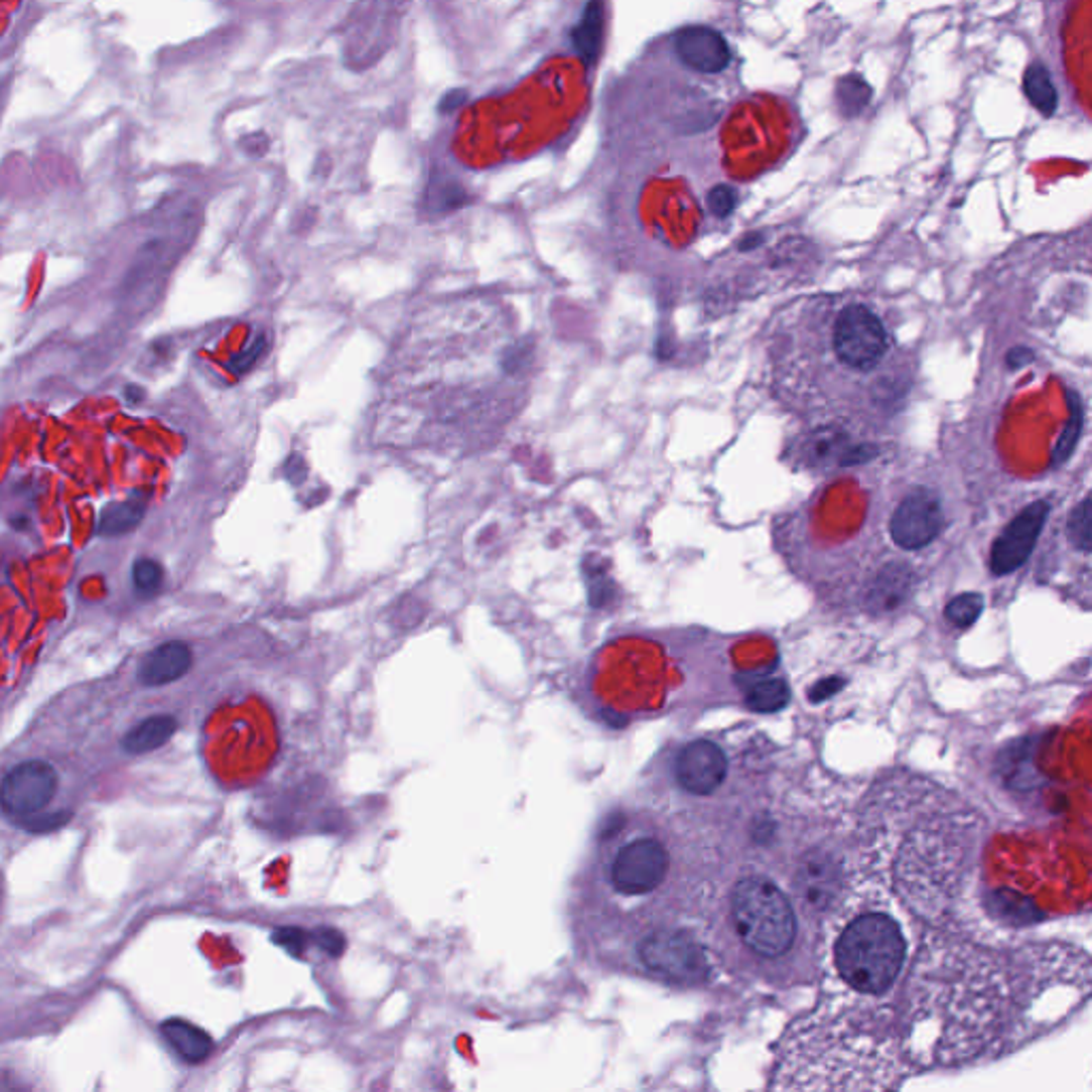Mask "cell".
Here are the masks:
<instances>
[{"mask_svg": "<svg viewBox=\"0 0 1092 1092\" xmlns=\"http://www.w3.org/2000/svg\"><path fill=\"white\" fill-rule=\"evenodd\" d=\"M532 355H534V346H532V344H517L515 349H511V351L506 353V357H504V370H506L508 374H517V372H521V370L527 366V363H530Z\"/></svg>", "mask_w": 1092, "mask_h": 1092, "instance_id": "32", "label": "cell"}, {"mask_svg": "<svg viewBox=\"0 0 1092 1092\" xmlns=\"http://www.w3.org/2000/svg\"><path fill=\"white\" fill-rule=\"evenodd\" d=\"M165 585V568L152 557H141L133 563V587L141 597H154Z\"/></svg>", "mask_w": 1092, "mask_h": 1092, "instance_id": "25", "label": "cell"}, {"mask_svg": "<svg viewBox=\"0 0 1092 1092\" xmlns=\"http://www.w3.org/2000/svg\"><path fill=\"white\" fill-rule=\"evenodd\" d=\"M641 967L670 986H704L713 973L702 939L679 924H662L647 931L636 945Z\"/></svg>", "mask_w": 1092, "mask_h": 1092, "instance_id": "2", "label": "cell"}, {"mask_svg": "<svg viewBox=\"0 0 1092 1092\" xmlns=\"http://www.w3.org/2000/svg\"><path fill=\"white\" fill-rule=\"evenodd\" d=\"M604 3L602 0H589L582 9L580 22L572 28V43L585 66H593L602 53L604 43Z\"/></svg>", "mask_w": 1092, "mask_h": 1092, "instance_id": "14", "label": "cell"}, {"mask_svg": "<svg viewBox=\"0 0 1092 1092\" xmlns=\"http://www.w3.org/2000/svg\"><path fill=\"white\" fill-rule=\"evenodd\" d=\"M943 506L931 489H914L892 515L890 536L901 549L918 551L943 530Z\"/></svg>", "mask_w": 1092, "mask_h": 1092, "instance_id": "8", "label": "cell"}, {"mask_svg": "<svg viewBox=\"0 0 1092 1092\" xmlns=\"http://www.w3.org/2000/svg\"><path fill=\"white\" fill-rule=\"evenodd\" d=\"M834 351L845 366L870 370L888 355V329L881 318L862 303L841 309L834 322Z\"/></svg>", "mask_w": 1092, "mask_h": 1092, "instance_id": "5", "label": "cell"}, {"mask_svg": "<svg viewBox=\"0 0 1092 1092\" xmlns=\"http://www.w3.org/2000/svg\"><path fill=\"white\" fill-rule=\"evenodd\" d=\"M71 819V813L66 811H58V813H47V815H30V817H24L22 819V826L28 830V832H49V830H56L60 826H64Z\"/></svg>", "mask_w": 1092, "mask_h": 1092, "instance_id": "29", "label": "cell"}, {"mask_svg": "<svg viewBox=\"0 0 1092 1092\" xmlns=\"http://www.w3.org/2000/svg\"><path fill=\"white\" fill-rule=\"evenodd\" d=\"M1090 508L1092 504H1090V498L1086 496L1076 508H1073L1069 523H1067L1069 540L1082 553H1090V521H1092Z\"/></svg>", "mask_w": 1092, "mask_h": 1092, "instance_id": "26", "label": "cell"}, {"mask_svg": "<svg viewBox=\"0 0 1092 1092\" xmlns=\"http://www.w3.org/2000/svg\"><path fill=\"white\" fill-rule=\"evenodd\" d=\"M312 941L318 945L322 952H326L329 956H339L344 952V948H346L344 935L333 931V928H320V931H316L312 935Z\"/></svg>", "mask_w": 1092, "mask_h": 1092, "instance_id": "31", "label": "cell"}, {"mask_svg": "<svg viewBox=\"0 0 1092 1092\" xmlns=\"http://www.w3.org/2000/svg\"><path fill=\"white\" fill-rule=\"evenodd\" d=\"M870 86L860 76H847L836 86V99H839L841 114L855 118L864 112L870 101Z\"/></svg>", "mask_w": 1092, "mask_h": 1092, "instance_id": "22", "label": "cell"}, {"mask_svg": "<svg viewBox=\"0 0 1092 1092\" xmlns=\"http://www.w3.org/2000/svg\"><path fill=\"white\" fill-rule=\"evenodd\" d=\"M175 730H177V721L171 715L148 717L145 721H141L137 727H133L129 734H126V738L122 742L124 752H129L133 756L150 754V752L162 747L165 742H169L171 736L175 734Z\"/></svg>", "mask_w": 1092, "mask_h": 1092, "instance_id": "16", "label": "cell"}, {"mask_svg": "<svg viewBox=\"0 0 1092 1092\" xmlns=\"http://www.w3.org/2000/svg\"><path fill=\"white\" fill-rule=\"evenodd\" d=\"M762 240H764V238H762L760 233H749V235H744L742 242L738 244V248H740V250H754V248H758V246L762 244Z\"/></svg>", "mask_w": 1092, "mask_h": 1092, "instance_id": "37", "label": "cell"}, {"mask_svg": "<svg viewBox=\"0 0 1092 1092\" xmlns=\"http://www.w3.org/2000/svg\"><path fill=\"white\" fill-rule=\"evenodd\" d=\"M467 101V90L465 88H452L448 90V93L440 99V114H452L457 112V109Z\"/></svg>", "mask_w": 1092, "mask_h": 1092, "instance_id": "33", "label": "cell"}, {"mask_svg": "<svg viewBox=\"0 0 1092 1092\" xmlns=\"http://www.w3.org/2000/svg\"><path fill=\"white\" fill-rule=\"evenodd\" d=\"M672 853L655 832H632L615 843L606 862V881L617 897L647 899L666 885Z\"/></svg>", "mask_w": 1092, "mask_h": 1092, "instance_id": "3", "label": "cell"}, {"mask_svg": "<svg viewBox=\"0 0 1092 1092\" xmlns=\"http://www.w3.org/2000/svg\"><path fill=\"white\" fill-rule=\"evenodd\" d=\"M1033 361H1035V353L1031 349H1022V346H1017V349L1009 351V355H1007V366L1013 372L1027 368L1029 363H1033Z\"/></svg>", "mask_w": 1092, "mask_h": 1092, "instance_id": "34", "label": "cell"}, {"mask_svg": "<svg viewBox=\"0 0 1092 1092\" xmlns=\"http://www.w3.org/2000/svg\"><path fill=\"white\" fill-rule=\"evenodd\" d=\"M160 1031L181 1061L203 1063L212 1054V1048H214L212 1037L186 1020L171 1017V1020L162 1022Z\"/></svg>", "mask_w": 1092, "mask_h": 1092, "instance_id": "15", "label": "cell"}, {"mask_svg": "<svg viewBox=\"0 0 1092 1092\" xmlns=\"http://www.w3.org/2000/svg\"><path fill=\"white\" fill-rule=\"evenodd\" d=\"M1067 399H1069V408H1071V414H1069V421L1063 429V435L1059 438V444L1057 448H1054L1052 452V465H1063L1065 461H1069V457L1073 454V450H1076L1078 446V440L1082 435V427H1084V404H1082V397L1076 393V391H1069L1067 393Z\"/></svg>", "mask_w": 1092, "mask_h": 1092, "instance_id": "21", "label": "cell"}, {"mask_svg": "<svg viewBox=\"0 0 1092 1092\" xmlns=\"http://www.w3.org/2000/svg\"><path fill=\"white\" fill-rule=\"evenodd\" d=\"M730 773L725 749L713 738L687 740L672 760V777L677 788L694 798L717 794Z\"/></svg>", "mask_w": 1092, "mask_h": 1092, "instance_id": "6", "label": "cell"}, {"mask_svg": "<svg viewBox=\"0 0 1092 1092\" xmlns=\"http://www.w3.org/2000/svg\"><path fill=\"white\" fill-rule=\"evenodd\" d=\"M582 570H585V576H587L591 606L593 608H602L604 604L610 602V597L615 593V585H612L610 576L606 574L604 561L599 557H595V555H589V557H585V566H582Z\"/></svg>", "mask_w": 1092, "mask_h": 1092, "instance_id": "23", "label": "cell"}, {"mask_svg": "<svg viewBox=\"0 0 1092 1092\" xmlns=\"http://www.w3.org/2000/svg\"><path fill=\"white\" fill-rule=\"evenodd\" d=\"M1048 515L1050 504L1037 500L1007 525V530L998 536L992 546L990 570L994 576H1007L1022 566L1035 549Z\"/></svg>", "mask_w": 1092, "mask_h": 1092, "instance_id": "9", "label": "cell"}, {"mask_svg": "<svg viewBox=\"0 0 1092 1092\" xmlns=\"http://www.w3.org/2000/svg\"><path fill=\"white\" fill-rule=\"evenodd\" d=\"M914 570L901 561H892L875 576L864 595V604L872 615H888L905 604L914 589Z\"/></svg>", "mask_w": 1092, "mask_h": 1092, "instance_id": "11", "label": "cell"}, {"mask_svg": "<svg viewBox=\"0 0 1092 1092\" xmlns=\"http://www.w3.org/2000/svg\"><path fill=\"white\" fill-rule=\"evenodd\" d=\"M58 775L45 760H28L15 767L0 784V809L24 819L47 807L56 794Z\"/></svg>", "mask_w": 1092, "mask_h": 1092, "instance_id": "7", "label": "cell"}, {"mask_svg": "<svg viewBox=\"0 0 1092 1092\" xmlns=\"http://www.w3.org/2000/svg\"><path fill=\"white\" fill-rule=\"evenodd\" d=\"M124 397H126V402H129V404H141L145 399V391L141 387H137V385H131V387H126Z\"/></svg>", "mask_w": 1092, "mask_h": 1092, "instance_id": "36", "label": "cell"}, {"mask_svg": "<svg viewBox=\"0 0 1092 1092\" xmlns=\"http://www.w3.org/2000/svg\"><path fill=\"white\" fill-rule=\"evenodd\" d=\"M805 920L796 901L762 870L740 872L725 895L727 933L738 952L764 973L786 971V964L803 952Z\"/></svg>", "mask_w": 1092, "mask_h": 1092, "instance_id": "1", "label": "cell"}, {"mask_svg": "<svg viewBox=\"0 0 1092 1092\" xmlns=\"http://www.w3.org/2000/svg\"><path fill=\"white\" fill-rule=\"evenodd\" d=\"M736 203H738V194H736V190L732 186H727V184L715 186L706 196L708 210H711V214L717 216V218L730 216L734 212Z\"/></svg>", "mask_w": 1092, "mask_h": 1092, "instance_id": "28", "label": "cell"}, {"mask_svg": "<svg viewBox=\"0 0 1092 1092\" xmlns=\"http://www.w3.org/2000/svg\"><path fill=\"white\" fill-rule=\"evenodd\" d=\"M273 941L282 945V948L293 956H301L305 952V945L312 939H309L307 933L299 931V928H280V931L273 933Z\"/></svg>", "mask_w": 1092, "mask_h": 1092, "instance_id": "30", "label": "cell"}, {"mask_svg": "<svg viewBox=\"0 0 1092 1092\" xmlns=\"http://www.w3.org/2000/svg\"><path fill=\"white\" fill-rule=\"evenodd\" d=\"M1025 93H1027L1029 101L1033 103V107L1040 114L1052 116L1054 112H1057L1059 95H1057V88H1054L1050 71L1044 64L1035 62V64H1031L1027 69V73H1025Z\"/></svg>", "mask_w": 1092, "mask_h": 1092, "instance_id": "19", "label": "cell"}, {"mask_svg": "<svg viewBox=\"0 0 1092 1092\" xmlns=\"http://www.w3.org/2000/svg\"><path fill=\"white\" fill-rule=\"evenodd\" d=\"M675 49L685 66L708 76L721 73L732 60V51L721 32L708 26L681 28L675 36Z\"/></svg>", "mask_w": 1092, "mask_h": 1092, "instance_id": "10", "label": "cell"}, {"mask_svg": "<svg viewBox=\"0 0 1092 1092\" xmlns=\"http://www.w3.org/2000/svg\"><path fill=\"white\" fill-rule=\"evenodd\" d=\"M467 203H469V194L457 179L433 173L427 186V206L431 212L448 214V212H457L465 208Z\"/></svg>", "mask_w": 1092, "mask_h": 1092, "instance_id": "20", "label": "cell"}, {"mask_svg": "<svg viewBox=\"0 0 1092 1092\" xmlns=\"http://www.w3.org/2000/svg\"><path fill=\"white\" fill-rule=\"evenodd\" d=\"M290 471H293V474H297V476H295V483L305 479L307 467H305V463H303V459L299 457V454H293V457H290V459L286 461V474H290Z\"/></svg>", "mask_w": 1092, "mask_h": 1092, "instance_id": "35", "label": "cell"}, {"mask_svg": "<svg viewBox=\"0 0 1092 1092\" xmlns=\"http://www.w3.org/2000/svg\"><path fill=\"white\" fill-rule=\"evenodd\" d=\"M845 883V847L817 841L796 855L790 892L809 922H824L839 901Z\"/></svg>", "mask_w": 1092, "mask_h": 1092, "instance_id": "4", "label": "cell"}, {"mask_svg": "<svg viewBox=\"0 0 1092 1092\" xmlns=\"http://www.w3.org/2000/svg\"><path fill=\"white\" fill-rule=\"evenodd\" d=\"M192 666V651L186 643H165L145 655L139 668V681L145 687H160L186 675Z\"/></svg>", "mask_w": 1092, "mask_h": 1092, "instance_id": "13", "label": "cell"}, {"mask_svg": "<svg viewBox=\"0 0 1092 1092\" xmlns=\"http://www.w3.org/2000/svg\"><path fill=\"white\" fill-rule=\"evenodd\" d=\"M145 517L143 502H112L103 508L99 517V532L107 538L126 536L135 532Z\"/></svg>", "mask_w": 1092, "mask_h": 1092, "instance_id": "18", "label": "cell"}, {"mask_svg": "<svg viewBox=\"0 0 1092 1092\" xmlns=\"http://www.w3.org/2000/svg\"><path fill=\"white\" fill-rule=\"evenodd\" d=\"M981 612H984V595L967 591L950 599L948 608H945V619L954 628L967 630L977 622Z\"/></svg>", "mask_w": 1092, "mask_h": 1092, "instance_id": "24", "label": "cell"}, {"mask_svg": "<svg viewBox=\"0 0 1092 1092\" xmlns=\"http://www.w3.org/2000/svg\"><path fill=\"white\" fill-rule=\"evenodd\" d=\"M265 351H267V335L259 333L257 337L252 339V344L248 346V349H246L244 353H240L238 357H233V359H231L229 370H231L233 374H246V372H250V370H252L254 366H257V363L261 361V357L265 355Z\"/></svg>", "mask_w": 1092, "mask_h": 1092, "instance_id": "27", "label": "cell"}, {"mask_svg": "<svg viewBox=\"0 0 1092 1092\" xmlns=\"http://www.w3.org/2000/svg\"><path fill=\"white\" fill-rule=\"evenodd\" d=\"M875 454L877 448L872 444L851 442L845 433L839 431H819L807 446V457L815 465H860L870 461Z\"/></svg>", "mask_w": 1092, "mask_h": 1092, "instance_id": "12", "label": "cell"}, {"mask_svg": "<svg viewBox=\"0 0 1092 1092\" xmlns=\"http://www.w3.org/2000/svg\"><path fill=\"white\" fill-rule=\"evenodd\" d=\"M744 704L754 713H777L790 702V685L777 677H754L742 683Z\"/></svg>", "mask_w": 1092, "mask_h": 1092, "instance_id": "17", "label": "cell"}]
</instances>
